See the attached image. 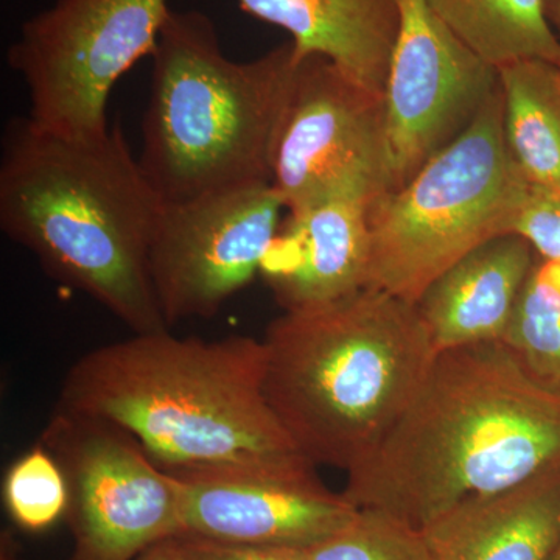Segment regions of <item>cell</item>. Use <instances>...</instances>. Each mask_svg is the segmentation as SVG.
I'll return each mask as SVG.
<instances>
[{
	"label": "cell",
	"instance_id": "obj_2",
	"mask_svg": "<svg viewBox=\"0 0 560 560\" xmlns=\"http://www.w3.org/2000/svg\"><path fill=\"white\" fill-rule=\"evenodd\" d=\"M264 377L256 338L135 334L81 357L58 408L120 427L168 474L312 464L276 419Z\"/></svg>",
	"mask_w": 560,
	"mask_h": 560
},
{
	"label": "cell",
	"instance_id": "obj_28",
	"mask_svg": "<svg viewBox=\"0 0 560 560\" xmlns=\"http://www.w3.org/2000/svg\"><path fill=\"white\" fill-rule=\"evenodd\" d=\"M558 79H559V86H560V66H558Z\"/></svg>",
	"mask_w": 560,
	"mask_h": 560
},
{
	"label": "cell",
	"instance_id": "obj_19",
	"mask_svg": "<svg viewBox=\"0 0 560 560\" xmlns=\"http://www.w3.org/2000/svg\"><path fill=\"white\" fill-rule=\"evenodd\" d=\"M501 342L530 374L560 390V264L537 257Z\"/></svg>",
	"mask_w": 560,
	"mask_h": 560
},
{
	"label": "cell",
	"instance_id": "obj_20",
	"mask_svg": "<svg viewBox=\"0 0 560 560\" xmlns=\"http://www.w3.org/2000/svg\"><path fill=\"white\" fill-rule=\"evenodd\" d=\"M305 560H431L422 529L388 512L359 510L346 528L313 547Z\"/></svg>",
	"mask_w": 560,
	"mask_h": 560
},
{
	"label": "cell",
	"instance_id": "obj_22",
	"mask_svg": "<svg viewBox=\"0 0 560 560\" xmlns=\"http://www.w3.org/2000/svg\"><path fill=\"white\" fill-rule=\"evenodd\" d=\"M512 232L525 237L540 259L560 264V190L529 187Z\"/></svg>",
	"mask_w": 560,
	"mask_h": 560
},
{
	"label": "cell",
	"instance_id": "obj_4",
	"mask_svg": "<svg viewBox=\"0 0 560 560\" xmlns=\"http://www.w3.org/2000/svg\"><path fill=\"white\" fill-rule=\"evenodd\" d=\"M261 342L280 427L313 466L346 474L377 451L438 355L416 304L372 287L283 312Z\"/></svg>",
	"mask_w": 560,
	"mask_h": 560
},
{
	"label": "cell",
	"instance_id": "obj_3",
	"mask_svg": "<svg viewBox=\"0 0 560 560\" xmlns=\"http://www.w3.org/2000/svg\"><path fill=\"white\" fill-rule=\"evenodd\" d=\"M164 206L120 125L95 138L50 135L27 117L7 125L0 228L135 334L168 329L149 261Z\"/></svg>",
	"mask_w": 560,
	"mask_h": 560
},
{
	"label": "cell",
	"instance_id": "obj_7",
	"mask_svg": "<svg viewBox=\"0 0 560 560\" xmlns=\"http://www.w3.org/2000/svg\"><path fill=\"white\" fill-rule=\"evenodd\" d=\"M171 11L168 0H57L25 21L7 61L27 88L33 127L105 135L110 91L151 57Z\"/></svg>",
	"mask_w": 560,
	"mask_h": 560
},
{
	"label": "cell",
	"instance_id": "obj_26",
	"mask_svg": "<svg viewBox=\"0 0 560 560\" xmlns=\"http://www.w3.org/2000/svg\"><path fill=\"white\" fill-rule=\"evenodd\" d=\"M0 560H20V558L16 556V552H14L13 547H11L10 540H7V537H3L2 540V552H0Z\"/></svg>",
	"mask_w": 560,
	"mask_h": 560
},
{
	"label": "cell",
	"instance_id": "obj_18",
	"mask_svg": "<svg viewBox=\"0 0 560 560\" xmlns=\"http://www.w3.org/2000/svg\"><path fill=\"white\" fill-rule=\"evenodd\" d=\"M471 50L497 69L523 60L560 66V38L547 0H425Z\"/></svg>",
	"mask_w": 560,
	"mask_h": 560
},
{
	"label": "cell",
	"instance_id": "obj_21",
	"mask_svg": "<svg viewBox=\"0 0 560 560\" xmlns=\"http://www.w3.org/2000/svg\"><path fill=\"white\" fill-rule=\"evenodd\" d=\"M7 511L22 529L44 530L69 510V486L65 471L43 444L21 456L3 482Z\"/></svg>",
	"mask_w": 560,
	"mask_h": 560
},
{
	"label": "cell",
	"instance_id": "obj_10",
	"mask_svg": "<svg viewBox=\"0 0 560 560\" xmlns=\"http://www.w3.org/2000/svg\"><path fill=\"white\" fill-rule=\"evenodd\" d=\"M285 209L270 183L165 202L150 246V276L168 327L209 318L245 289Z\"/></svg>",
	"mask_w": 560,
	"mask_h": 560
},
{
	"label": "cell",
	"instance_id": "obj_27",
	"mask_svg": "<svg viewBox=\"0 0 560 560\" xmlns=\"http://www.w3.org/2000/svg\"><path fill=\"white\" fill-rule=\"evenodd\" d=\"M551 560H560V545L558 550H556L555 556H552Z\"/></svg>",
	"mask_w": 560,
	"mask_h": 560
},
{
	"label": "cell",
	"instance_id": "obj_1",
	"mask_svg": "<svg viewBox=\"0 0 560 560\" xmlns=\"http://www.w3.org/2000/svg\"><path fill=\"white\" fill-rule=\"evenodd\" d=\"M560 466V390L504 342L438 352L385 441L348 471L342 495L425 529L464 501Z\"/></svg>",
	"mask_w": 560,
	"mask_h": 560
},
{
	"label": "cell",
	"instance_id": "obj_11",
	"mask_svg": "<svg viewBox=\"0 0 560 560\" xmlns=\"http://www.w3.org/2000/svg\"><path fill=\"white\" fill-rule=\"evenodd\" d=\"M499 88V69L460 40L425 0H401L383 92L390 191L469 130Z\"/></svg>",
	"mask_w": 560,
	"mask_h": 560
},
{
	"label": "cell",
	"instance_id": "obj_8",
	"mask_svg": "<svg viewBox=\"0 0 560 560\" xmlns=\"http://www.w3.org/2000/svg\"><path fill=\"white\" fill-rule=\"evenodd\" d=\"M40 444L68 481L73 560H132L183 536L178 480L120 427L57 408Z\"/></svg>",
	"mask_w": 560,
	"mask_h": 560
},
{
	"label": "cell",
	"instance_id": "obj_14",
	"mask_svg": "<svg viewBox=\"0 0 560 560\" xmlns=\"http://www.w3.org/2000/svg\"><path fill=\"white\" fill-rule=\"evenodd\" d=\"M537 257L525 237L508 232L438 276L416 302L436 352L503 340Z\"/></svg>",
	"mask_w": 560,
	"mask_h": 560
},
{
	"label": "cell",
	"instance_id": "obj_5",
	"mask_svg": "<svg viewBox=\"0 0 560 560\" xmlns=\"http://www.w3.org/2000/svg\"><path fill=\"white\" fill-rule=\"evenodd\" d=\"M300 62L291 40L231 60L208 14L171 11L151 54L139 156L164 202L271 184Z\"/></svg>",
	"mask_w": 560,
	"mask_h": 560
},
{
	"label": "cell",
	"instance_id": "obj_23",
	"mask_svg": "<svg viewBox=\"0 0 560 560\" xmlns=\"http://www.w3.org/2000/svg\"><path fill=\"white\" fill-rule=\"evenodd\" d=\"M183 560H305L302 548L228 544L183 534L178 537Z\"/></svg>",
	"mask_w": 560,
	"mask_h": 560
},
{
	"label": "cell",
	"instance_id": "obj_25",
	"mask_svg": "<svg viewBox=\"0 0 560 560\" xmlns=\"http://www.w3.org/2000/svg\"><path fill=\"white\" fill-rule=\"evenodd\" d=\"M547 16L560 38V0H547Z\"/></svg>",
	"mask_w": 560,
	"mask_h": 560
},
{
	"label": "cell",
	"instance_id": "obj_9",
	"mask_svg": "<svg viewBox=\"0 0 560 560\" xmlns=\"http://www.w3.org/2000/svg\"><path fill=\"white\" fill-rule=\"evenodd\" d=\"M272 187L289 212L390 191L383 95L323 57L301 58L280 130Z\"/></svg>",
	"mask_w": 560,
	"mask_h": 560
},
{
	"label": "cell",
	"instance_id": "obj_17",
	"mask_svg": "<svg viewBox=\"0 0 560 560\" xmlns=\"http://www.w3.org/2000/svg\"><path fill=\"white\" fill-rule=\"evenodd\" d=\"M504 139L529 187L560 190V86L558 66L541 60L499 69Z\"/></svg>",
	"mask_w": 560,
	"mask_h": 560
},
{
	"label": "cell",
	"instance_id": "obj_24",
	"mask_svg": "<svg viewBox=\"0 0 560 560\" xmlns=\"http://www.w3.org/2000/svg\"><path fill=\"white\" fill-rule=\"evenodd\" d=\"M69 560H73L70 558ZM132 560H183L180 556L178 537L161 541L149 550L143 551L138 558Z\"/></svg>",
	"mask_w": 560,
	"mask_h": 560
},
{
	"label": "cell",
	"instance_id": "obj_12",
	"mask_svg": "<svg viewBox=\"0 0 560 560\" xmlns=\"http://www.w3.org/2000/svg\"><path fill=\"white\" fill-rule=\"evenodd\" d=\"M175 475L183 534L228 544L308 548L346 528L359 508L312 464Z\"/></svg>",
	"mask_w": 560,
	"mask_h": 560
},
{
	"label": "cell",
	"instance_id": "obj_13",
	"mask_svg": "<svg viewBox=\"0 0 560 560\" xmlns=\"http://www.w3.org/2000/svg\"><path fill=\"white\" fill-rule=\"evenodd\" d=\"M370 202L331 200L289 212L261 261L283 312L318 307L366 287Z\"/></svg>",
	"mask_w": 560,
	"mask_h": 560
},
{
	"label": "cell",
	"instance_id": "obj_15",
	"mask_svg": "<svg viewBox=\"0 0 560 560\" xmlns=\"http://www.w3.org/2000/svg\"><path fill=\"white\" fill-rule=\"evenodd\" d=\"M423 534L431 560H551L560 545V466L464 501Z\"/></svg>",
	"mask_w": 560,
	"mask_h": 560
},
{
	"label": "cell",
	"instance_id": "obj_6",
	"mask_svg": "<svg viewBox=\"0 0 560 560\" xmlns=\"http://www.w3.org/2000/svg\"><path fill=\"white\" fill-rule=\"evenodd\" d=\"M501 86L469 130L368 208L366 287L416 304L471 249L512 232L529 186L515 167Z\"/></svg>",
	"mask_w": 560,
	"mask_h": 560
},
{
	"label": "cell",
	"instance_id": "obj_16",
	"mask_svg": "<svg viewBox=\"0 0 560 560\" xmlns=\"http://www.w3.org/2000/svg\"><path fill=\"white\" fill-rule=\"evenodd\" d=\"M238 5L289 33L298 57L326 58L366 90L385 92L401 0H238Z\"/></svg>",
	"mask_w": 560,
	"mask_h": 560
}]
</instances>
